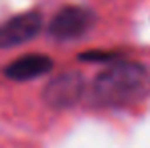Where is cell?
<instances>
[{"instance_id": "2", "label": "cell", "mask_w": 150, "mask_h": 148, "mask_svg": "<svg viewBox=\"0 0 150 148\" xmlns=\"http://www.w3.org/2000/svg\"><path fill=\"white\" fill-rule=\"evenodd\" d=\"M93 12L81 6H65L51 21V35L55 39H79L93 26Z\"/></svg>"}, {"instance_id": "1", "label": "cell", "mask_w": 150, "mask_h": 148, "mask_svg": "<svg viewBox=\"0 0 150 148\" xmlns=\"http://www.w3.org/2000/svg\"><path fill=\"white\" fill-rule=\"evenodd\" d=\"M91 93L100 106H134L150 93V73L138 63H116L96 77Z\"/></svg>"}, {"instance_id": "3", "label": "cell", "mask_w": 150, "mask_h": 148, "mask_svg": "<svg viewBox=\"0 0 150 148\" xmlns=\"http://www.w3.org/2000/svg\"><path fill=\"white\" fill-rule=\"evenodd\" d=\"M41 14L39 12H25L0 26V47H16L30 41L41 30Z\"/></svg>"}, {"instance_id": "5", "label": "cell", "mask_w": 150, "mask_h": 148, "mask_svg": "<svg viewBox=\"0 0 150 148\" xmlns=\"http://www.w3.org/2000/svg\"><path fill=\"white\" fill-rule=\"evenodd\" d=\"M51 67H53V61L49 57H45V55H26V57L12 61L4 69V73L10 79L25 81V79H35L39 75H45Z\"/></svg>"}, {"instance_id": "4", "label": "cell", "mask_w": 150, "mask_h": 148, "mask_svg": "<svg viewBox=\"0 0 150 148\" xmlns=\"http://www.w3.org/2000/svg\"><path fill=\"white\" fill-rule=\"evenodd\" d=\"M83 93V79L77 73H63L55 77L45 89V99L53 108L75 106Z\"/></svg>"}]
</instances>
